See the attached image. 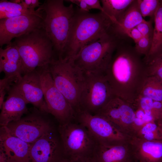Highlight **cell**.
<instances>
[{"label": "cell", "mask_w": 162, "mask_h": 162, "mask_svg": "<svg viewBox=\"0 0 162 162\" xmlns=\"http://www.w3.org/2000/svg\"><path fill=\"white\" fill-rule=\"evenodd\" d=\"M48 65L38 68L44 98L49 114L59 123L64 124L75 121L76 115L63 95L56 86L48 70Z\"/></svg>", "instance_id": "ba28073f"}, {"label": "cell", "mask_w": 162, "mask_h": 162, "mask_svg": "<svg viewBox=\"0 0 162 162\" xmlns=\"http://www.w3.org/2000/svg\"><path fill=\"white\" fill-rule=\"evenodd\" d=\"M0 162H8L4 154L0 151Z\"/></svg>", "instance_id": "74e56055"}, {"label": "cell", "mask_w": 162, "mask_h": 162, "mask_svg": "<svg viewBox=\"0 0 162 162\" xmlns=\"http://www.w3.org/2000/svg\"><path fill=\"white\" fill-rule=\"evenodd\" d=\"M41 4L38 0H32L31 3L29 6V9L32 11H35L34 8L37 7H39Z\"/></svg>", "instance_id": "d590c367"}, {"label": "cell", "mask_w": 162, "mask_h": 162, "mask_svg": "<svg viewBox=\"0 0 162 162\" xmlns=\"http://www.w3.org/2000/svg\"><path fill=\"white\" fill-rule=\"evenodd\" d=\"M90 10L95 9L99 10L104 13V10L101 5L100 1L99 0H84Z\"/></svg>", "instance_id": "e575fe53"}, {"label": "cell", "mask_w": 162, "mask_h": 162, "mask_svg": "<svg viewBox=\"0 0 162 162\" xmlns=\"http://www.w3.org/2000/svg\"><path fill=\"white\" fill-rule=\"evenodd\" d=\"M0 130V151L8 162H30L31 144L12 135L5 126L1 127Z\"/></svg>", "instance_id": "9a60e30c"}, {"label": "cell", "mask_w": 162, "mask_h": 162, "mask_svg": "<svg viewBox=\"0 0 162 162\" xmlns=\"http://www.w3.org/2000/svg\"><path fill=\"white\" fill-rule=\"evenodd\" d=\"M152 20L147 21L144 20L136 27L141 33L143 37L152 39L154 28L152 25Z\"/></svg>", "instance_id": "83f0119b"}, {"label": "cell", "mask_w": 162, "mask_h": 162, "mask_svg": "<svg viewBox=\"0 0 162 162\" xmlns=\"http://www.w3.org/2000/svg\"><path fill=\"white\" fill-rule=\"evenodd\" d=\"M152 58L151 63L152 68L157 76L162 80V53Z\"/></svg>", "instance_id": "f546056e"}, {"label": "cell", "mask_w": 162, "mask_h": 162, "mask_svg": "<svg viewBox=\"0 0 162 162\" xmlns=\"http://www.w3.org/2000/svg\"><path fill=\"white\" fill-rule=\"evenodd\" d=\"M57 162H96L93 157L62 155Z\"/></svg>", "instance_id": "4dcf8cb0"}, {"label": "cell", "mask_w": 162, "mask_h": 162, "mask_svg": "<svg viewBox=\"0 0 162 162\" xmlns=\"http://www.w3.org/2000/svg\"><path fill=\"white\" fill-rule=\"evenodd\" d=\"M145 20L140 11L137 0H134L121 19L112 25L115 31L122 33L123 31L136 27Z\"/></svg>", "instance_id": "ffe728a7"}, {"label": "cell", "mask_w": 162, "mask_h": 162, "mask_svg": "<svg viewBox=\"0 0 162 162\" xmlns=\"http://www.w3.org/2000/svg\"><path fill=\"white\" fill-rule=\"evenodd\" d=\"M94 157L96 162H134L128 141L116 145H107L99 143Z\"/></svg>", "instance_id": "d6986e66"}, {"label": "cell", "mask_w": 162, "mask_h": 162, "mask_svg": "<svg viewBox=\"0 0 162 162\" xmlns=\"http://www.w3.org/2000/svg\"><path fill=\"white\" fill-rule=\"evenodd\" d=\"M152 41V39L142 37L135 43L136 50L139 53L145 54L147 56L151 48Z\"/></svg>", "instance_id": "4316f807"}, {"label": "cell", "mask_w": 162, "mask_h": 162, "mask_svg": "<svg viewBox=\"0 0 162 162\" xmlns=\"http://www.w3.org/2000/svg\"><path fill=\"white\" fill-rule=\"evenodd\" d=\"M96 115L108 119L129 137L134 136L137 130L135 111L118 99L113 98Z\"/></svg>", "instance_id": "8fae6325"}, {"label": "cell", "mask_w": 162, "mask_h": 162, "mask_svg": "<svg viewBox=\"0 0 162 162\" xmlns=\"http://www.w3.org/2000/svg\"><path fill=\"white\" fill-rule=\"evenodd\" d=\"M38 9L43 11L42 28L53 45L57 58H63L76 9L73 4L66 6L63 0H46Z\"/></svg>", "instance_id": "7a4b0ae2"}, {"label": "cell", "mask_w": 162, "mask_h": 162, "mask_svg": "<svg viewBox=\"0 0 162 162\" xmlns=\"http://www.w3.org/2000/svg\"><path fill=\"white\" fill-rule=\"evenodd\" d=\"M103 74L85 73L79 98L81 111L96 115L113 98H110L111 88Z\"/></svg>", "instance_id": "52a82bcc"}, {"label": "cell", "mask_w": 162, "mask_h": 162, "mask_svg": "<svg viewBox=\"0 0 162 162\" xmlns=\"http://www.w3.org/2000/svg\"><path fill=\"white\" fill-rule=\"evenodd\" d=\"M65 1L76 5L79 7V10L82 11L89 12L90 10L84 0H68Z\"/></svg>", "instance_id": "836d02e7"}, {"label": "cell", "mask_w": 162, "mask_h": 162, "mask_svg": "<svg viewBox=\"0 0 162 162\" xmlns=\"http://www.w3.org/2000/svg\"><path fill=\"white\" fill-rule=\"evenodd\" d=\"M155 122L158 127L160 134L162 137V117Z\"/></svg>", "instance_id": "8d00e7d4"}, {"label": "cell", "mask_w": 162, "mask_h": 162, "mask_svg": "<svg viewBox=\"0 0 162 162\" xmlns=\"http://www.w3.org/2000/svg\"><path fill=\"white\" fill-rule=\"evenodd\" d=\"M26 14H33L28 12L20 11H0V19L15 17Z\"/></svg>", "instance_id": "d6a6232c"}, {"label": "cell", "mask_w": 162, "mask_h": 162, "mask_svg": "<svg viewBox=\"0 0 162 162\" xmlns=\"http://www.w3.org/2000/svg\"><path fill=\"white\" fill-rule=\"evenodd\" d=\"M21 0H11L10 1L16 3L20 4L21 2Z\"/></svg>", "instance_id": "ab89813d"}, {"label": "cell", "mask_w": 162, "mask_h": 162, "mask_svg": "<svg viewBox=\"0 0 162 162\" xmlns=\"http://www.w3.org/2000/svg\"><path fill=\"white\" fill-rule=\"evenodd\" d=\"M24 1L26 4L28 6V8L29 9V6L31 3L32 0H24Z\"/></svg>", "instance_id": "f35d334b"}, {"label": "cell", "mask_w": 162, "mask_h": 162, "mask_svg": "<svg viewBox=\"0 0 162 162\" xmlns=\"http://www.w3.org/2000/svg\"><path fill=\"white\" fill-rule=\"evenodd\" d=\"M133 137L148 141L162 140L158 125L154 121L143 124Z\"/></svg>", "instance_id": "603a6c76"}, {"label": "cell", "mask_w": 162, "mask_h": 162, "mask_svg": "<svg viewBox=\"0 0 162 162\" xmlns=\"http://www.w3.org/2000/svg\"><path fill=\"white\" fill-rule=\"evenodd\" d=\"M48 70L56 86L77 116L81 111L79 98L84 82L85 73L71 61L64 58L53 60L49 64Z\"/></svg>", "instance_id": "5b68a950"}, {"label": "cell", "mask_w": 162, "mask_h": 162, "mask_svg": "<svg viewBox=\"0 0 162 162\" xmlns=\"http://www.w3.org/2000/svg\"><path fill=\"white\" fill-rule=\"evenodd\" d=\"M160 3L162 4V0H160Z\"/></svg>", "instance_id": "60d3db41"}, {"label": "cell", "mask_w": 162, "mask_h": 162, "mask_svg": "<svg viewBox=\"0 0 162 162\" xmlns=\"http://www.w3.org/2000/svg\"><path fill=\"white\" fill-rule=\"evenodd\" d=\"M0 109L1 127L7 126L10 123L20 120L28 112L27 104L23 97L12 86Z\"/></svg>", "instance_id": "2e32d148"}, {"label": "cell", "mask_w": 162, "mask_h": 162, "mask_svg": "<svg viewBox=\"0 0 162 162\" xmlns=\"http://www.w3.org/2000/svg\"><path fill=\"white\" fill-rule=\"evenodd\" d=\"M62 154L94 157L99 142L87 128L76 120L59 124Z\"/></svg>", "instance_id": "8992f818"}, {"label": "cell", "mask_w": 162, "mask_h": 162, "mask_svg": "<svg viewBox=\"0 0 162 162\" xmlns=\"http://www.w3.org/2000/svg\"><path fill=\"white\" fill-rule=\"evenodd\" d=\"M13 84L12 81L8 78L4 77L0 80V109L4 101L6 94L8 93Z\"/></svg>", "instance_id": "f1b7e54d"}, {"label": "cell", "mask_w": 162, "mask_h": 162, "mask_svg": "<svg viewBox=\"0 0 162 162\" xmlns=\"http://www.w3.org/2000/svg\"><path fill=\"white\" fill-rule=\"evenodd\" d=\"M62 155L60 137L54 128L31 144L30 162H57Z\"/></svg>", "instance_id": "4fadbf2b"}, {"label": "cell", "mask_w": 162, "mask_h": 162, "mask_svg": "<svg viewBox=\"0 0 162 162\" xmlns=\"http://www.w3.org/2000/svg\"><path fill=\"white\" fill-rule=\"evenodd\" d=\"M128 142L134 162H162V140L148 141L133 137Z\"/></svg>", "instance_id": "e0dca14e"}, {"label": "cell", "mask_w": 162, "mask_h": 162, "mask_svg": "<svg viewBox=\"0 0 162 162\" xmlns=\"http://www.w3.org/2000/svg\"><path fill=\"white\" fill-rule=\"evenodd\" d=\"M138 7L143 17L149 16L153 19L160 3L158 0H137Z\"/></svg>", "instance_id": "cb8c5ba5"}, {"label": "cell", "mask_w": 162, "mask_h": 162, "mask_svg": "<svg viewBox=\"0 0 162 162\" xmlns=\"http://www.w3.org/2000/svg\"><path fill=\"white\" fill-rule=\"evenodd\" d=\"M113 22L103 13L76 10L63 58L73 59L84 46L109 31Z\"/></svg>", "instance_id": "6da1fadb"}, {"label": "cell", "mask_w": 162, "mask_h": 162, "mask_svg": "<svg viewBox=\"0 0 162 162\" xmlns=\"http://www.w3.org/2000/svg\"><path fill=\"white\" fill-rule=\"evenodd\" d=\"M154 20V25L151 47L147 55L148 58L162 53V4L160 3L155 13Z\"/></svg>", "instance_id": "7402d4cb"}, {"label": "cell", "mask_w": 162, "mask_h": 162, "mask_svg": "<svg viewBox=\"0 0 162 162\" xmlns=\"http://www.w3.org/2000/svg\"><path fill=\"white\" fill-rule=\"evenodd\" d=\"M134 0H100L104 13L112 22H118L122 18L128 8Z\"/></svg>", "instance_id": "44dd1931"}, {"label": "cell", "mask_w": 162, "mask_h": 162, "mask_svg": "<svg viewBox=\"0 0 162 162\" xmlns=\"http://www.w3.org/2000/svg\"><path fill=\"white\" fill-rule=\"evenodd\" d=\"M0 72L16 84L22 79V66L20 56L17 49L12 44L6 48H0Z\"/></svg>", "instance_id": "ac0fdd59"}, {"label": "cell", "mask_w": 162, "mask_h": 162, "mask_svg": "<svg viewBox=\"0 0 162 162\" xmlns=\"http://www.w3.org/2000/svg\"></svg>", "instance_id": "b9f144b4"}, {"label": "cell", "mask_w": 162, "mask_h": 162, "mask_svg": "<svg viewBox=\"0 0 162 162\" xmlns=\"http://www.w3.org/2000/svg\"><path fill=\"white\" fill-rule=\"evenodd\" d=\"M144 97L157 101L162 102V84L156 81L152 86L146 88L143 92Z\"/></svg>", "instance_id": "484cf974"}, {"label": "cell", "mask_w": 162, "mask_h": 162, "mask_svg": "<svg viewBox=\"0 0 162 162\" xmlns=\"http://www.w3.org/2000/svg\"><path fill=\"white\" fill-rule=\"evenodd\" d=\"M76 121L85 126L100 143L118 145L128 142L130 138L110 121L100 115L81 111L77 114Z\"/></svg>", "instance_id": "30bf717a"}, {"label": "cell", "mask_w": 162, "mask_h": 162, "mask_svg": "<svg viewBox=\"0 0 162 162\" xmlns=\"http://www.w3.org/2000/svg\"><path fill=\"white\" fill-rule=\"evenodd\" d=\"M43 19L34 14H26L0 20V46L10 44L12 39L42 27Z\"/></svg>", "instance_id": "7c38bea8"}, {"label": "cell", "mask_w": 162, "mask_h": 162, "mask_svg": "<svg viewBox=\"0 0 162 162\" xmlns=\"http://www.w3.org/2000/svg\"><path fill=\"white\" fill-rule=\"evenodd\" d=\"M20 11L28 12L38 16L43 19V12L37 9L35 11H32L25 8L21 3L17 4L7 0L0 1V11Z\"/></svg>", "instance_id": "d4e9b609"}, {"label": "cell", "mask_w": 162, "mask_h": 162, "mask_svg": "<svg viewBox=\"0 0 162 162\" xmlns=\"http://www.w3.org/2000/svg\"><path fill=\"white\" fill-rule=\"evenodd\" d=\"M48 114L34 107L20 120L5 127L12 135L32 144L53 128L47 117Z\"/></svg>", "instance_id": "9c48e42d"}, {"label": "cell", "mask_w": 162, "mask_h": 162, "mask_svg": "<svg viewBox=\"0 0 162 162\" xmlns=\"http://www.w3.org/2000/svg\"><path fill=\"white\" fill-rule=\"evenodd\" d=\"M122 33L132 39L135 43L143 37L136 27L123 31Z\"/></svg>", "instance_id": "1f68e13d"}, {"label": "cell", "mask_w": 162, "mask_h": 162, "mask_svg": "<svg viewBox=\"0 0 162 162\" xmlns=\"http://www.w3.org/2000/svg\"><path fill=\"white\" fill-rule=\"evenodd\" d=\"M126 36L108 32L83 47L71 61L84 73H104L120 42Z\"/></svg>", "instance_id": "277c9868"}, {"label": "cell", "mask_w": 162, "mask_h": 162, "mask_svg": "<svg viewBox=\"0 0 162 162\" xmlns=\"http://www.w3.org/2000/svg\"><path fill=\"white\" fill-rule=\"evenodd\" d=\"M12 86L21 94L27 104H32L40 111L49 114L37 68L23 75L21 80Z\"/></svg>", "instance_id": "5bb4252c"}, {"label": "cell", "mask_w": 162, "mask_h": 162, "mask_svg": "<svg viewBox=\"0 0 162 162\" xmlns=\"http://www.w3.org/2000/svg\"><path fill=\"white\" fill-rule=\"evenodd\" d=\"M11 43L19 51L22 76L49 65L55 59L52 43L42 27L14 38Z\"/></svg>", "instance_id": "3957f363"}]
</instances>
